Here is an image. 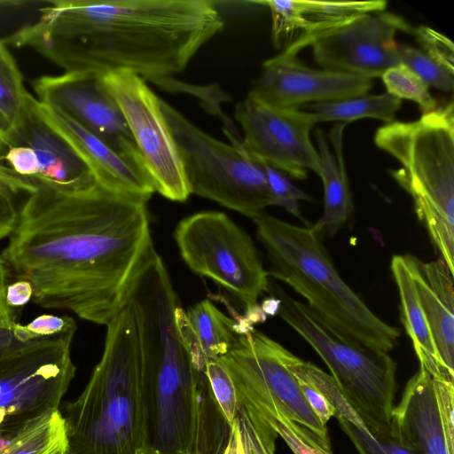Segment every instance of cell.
<instances>
[{
	"instance_id": "6da1fadb",
	"label": "cell",
	"mask_w": 454,
	"mask_h": 454,
	"mask_svg": "<svg viewBox=\"0 0 454 454\" xmlns=\"http://www.w3.org/2000/svg\"><path fill=\"white\" fill-rule=\"evenodd\" d=\"M1 257L33 301L107 325L129 301L151 251L146 202L98 183L77 192L43 186L19 210Z\"/></svg>"
},
{
	"instance_id": "7a4b0ae2",
	"label": "cell",
	"mask_w": 454,
	"mask_h": 454,
	"mask_svg": "<svg viewBox=\"0 0 454 454\" xmlns=\"http://www.w3.org/2000/svg\"><path fill=\"white\" fill-rule=\"evenodd\" d=\"M4 39L66 72L128 71L160 82L183 72L224 27L208 0H55Z\"/></svg>"
},
{
	"instance_id": "3957f363",
	"label": "cell",
	"mask_w": 454,
	"mask_h": 454,
	"mask_svg": "<svg viewBox=\"0 0 454 454\" xmlns=\"http://www.w3.org/2000/svg\"><path fill=\"white\" fill-rule=\"evenodd\" d=\"M61 413L69 454H136L148 446L146 385L129 301L106 325L103 354L86 387Z\"/></svg>"
},
{
	"instance_id": "277c9868",
	"label": "cell",
	"mask_w": 454,
	"mask_h": 454,
	"mask_svg": "<svg viewBox=\"0 0 454 454\" xmlns=\"http://www.w3.org/2000/svg\"><path fill=\"white\" fill-rule=\"evenodd\" d=\"M146 385L149 443L159 454H195L199 420V381L176 323L180 305L165 280L141 284L132 293Z\"/></svg>"
},
{
	"instance_id": "5b68a950",
	"label": "cell",
	"mask_w": 454,
	"mask_h": 454,
	"mask_svg": "<svg viewBox=\"0 0 454 454\" xmlns=\"http://www.w3.org/2000/svg\"><path fill=\"white\" fill-rule=\"evenodd\" d=\"M252 220L269 258L268 276L305 298L340 336L387 353L397 346L399 329L378 317L342 279L312 225L292 224L265 212Z\"/></svg>"
},
{
	"instance_id": "8992f818",
	"label": "cell",
	"mask_w": 454,
	"mask_h": 454,
	"mask_svg": "<svg viewBox=\"0 0 454 454\" xmlns=\"http://www.w3.org/2000/svg\"><path fill=\"white\" fill-rule=\"evenodd\" d=\"M374 142L400 162L390 174L412 198L419 220L454 274L453 101L414 121L386 123Z\"/></svg>"
},
{
	"instance_id": "52a82bcc",
	"label": "cell",
	"mask_w": 454,
	"mask_h": 454,
	"mask_svg": "<svg viewBox=\"0 0 454 454\" xmlns=\"http://www.w3.org/2000/svg\"><path fill=\"white\" fill-rule=\"evenodd\" d=\"M277 314L317 353L356 410L389 425L396 392L397 364L387 352L361 346L337 333L306 303L294 299L270 280Z\"/></svg>"
},
{
	"instance_id": "ba28073f",
	"label": "cell",
	"mask_w": 454,
	"mask_h": 454,
	"mask_svg": "<svg viewBox=\"0 0 454 454\" xmlns=\"http://www.w3.org/2000/svg\"><path fill=\"white\" fill-rule=\"evenodd\" d=\"M191 194L211 200L251 219L271 206L261 160L242 138L224 129L231 145L205 133L160 98Z\"/></svg>"
},
{
	"instance_id": "9c48e42d",
	"label": "cell",
	"mask_w": 454,
	"mask_h": 454,
	"mask_svg": "<svg viewBox=\"0 0 454 454\" xmlns=\"http://www.w3.org/2000/svg\"><path fill=\"white\" fill-rule=\"evenodd\" d=\"M174 239L187 266L236 296L252 325L266 314L258 304L270 279L250 236L225 213L202 211L182 219Z\"/></svg>"
},
{
	"instance_id": "30bf717a",
	"label": "cell",
	"mask_w": 454,
	"mask_h": 454,
	"mask_svg": "<svg viewBox=\"0 0 454 454\" xmlns=\"http://www.w3.org/2000/svg\"><path fill=\"white\" fill-rule=\"evenodd\" d=\"M76 326L0 356V448L29 421L58 409L75 375Z\"/></svg>"
},
{
	"instance_id": "8fae6325",
	"label": "cell",
	"mask_w": 454,
	"mask_h": 454,
	"mask_svg": "<svg viewBox=\"0 0 454 454\" xmlns=\"http://www.w3.org/2000/svg\"><path fill=\"white\" fill-rule=\"evenodd\" d=\"M287 352L281 344L249 326L218 359L227 370L237 392L270 398L311 444L325 454H333L327 427L314 414L297 379L286 365Z\"/></svg>"
},
{
	"instance_id": "7c38bea8",
	"label": "cell",
	"mask_w": 454,
	"mask_h": 454,
	"mask_svg": "<svg viewBox=\"0 0 454 454\" xmlns=\"http://www.w3.org/2000/svg\"><path fill=\"white\" fill-rule=\"evenodd\" d=\"M101 79L128 123L155 192L173 201H185L191 192L160 98L131 72H111Z\"/></svg>"
},
{
	"instance_id": "4fadbf2b",
	"label": "cell",
	"mask_w": 454,
	"mask_h": 454,
	"mask_svg": "<svg viewBox=\"0 0 454 454\" xmlns=\"http://www.w3.org/2000/svg\"><path fill=\"white\" fill-rule=\"evenodd\" d=\"M246 148L267 165L303 180L320 175V158L310 139L317 123L312 112L270 104L248 92L235 107Z\"/></svg>"
},
{
	"instance_id": "5bb4252c",
	"label": "cell",
	"mask_w": 454,
	"mask_h": 454,
	"mask_svg": "<svg viewBox=\"0 0 454 454\" xmlns=\"http://www.w3.org/2000/svg\"><path fill=\"white\" fill-rule=\"evenodd\" d=\"M32 87L41 104L63 112L114 150L144 165L128 123L101 74L65 72L43 75L32 82Z\"/></svg>"
},
{
	"instance_id": "9a60e30c",
	"label": "cell",
	"mask_w": 454,
	"mask_h": 454,
	"mask_svg": "<svg viewBox=\"0 0 454 454\" xmlns=\"http://www.w3.org/2000/svg\"><path fill=\"white\" fill-rule=\"evenodd\" d=\"M413 33L399 15L379 12L363 14L315 41L312 53L324 69L378 78L401 63L398 32Z\"/></svg>"
},
{
	"instance_id": "2e32d148",
	"label": "cell",
	"mask_w": 454,
	"mask_h": 454,
	"mask_svg": "<svg viewBox=\"0 0 454 454\" xmlns=\"http://www.w3.org/2000/svg\"><path fill=\"white\" fill-rule=\"evenodd\" d=\"M454 380L419 365L391 412L390 426L415 454H454Z\"/></svg>"
},
{
	"instance_id": "e0dca14e",
	"label": "cell",
	"mask_w": 454,
	"mask_h": 454,
	"mask_svg": "<svg viewBox=\"0 0 454 454\" xmlns=\"http://www.w3.org/2000/svg\"><path fill=\"white\" fill-rule=\"evenodd\" d=\"M373 80L328 69H315L297 56L280 52L267 59L250 92L273 105H301L338 100L367 93Z\"/></svg>"
},
{
	"instance_id": "ac0fdd59",
	"label": "cell",
	"mask_w": 454,
	"mask_h": 454,
	"mask_svg": "<svg viewBox=\"0 0 454 454\" xmlns=\"http://www.w3.org/2000/svg\"><path fill=\"white\" fill-rule=\"evenodd\" d=\"M253 3L269 7L272 17L271 38L282 53L298 56L328 32L366 13L384 12L387 2L264 0Z\"/></svg>"
},
{
	"instance_id": "d6986e66",
	"label": "cell",
	"mask_w": 454,
	"mask_h": 454,
	"mask_svg": "<svg viewBox=\"0 0 454 454\" xmlns=\"http://www.w3.org/2000/svg\"><path fill=\"white\" fill-rule=\"evenodd\" d=\"M37 100L32 95L27 110L8 146L20 144L29 148L35 168L33 181L61 192L88 190L98 183L80 155L39 114Z\"/></svg>"
},
{
	"instance_id": "ffe728a7",
	"label": "cell",
	"mask_w": 454,
	"mask_h": 454,
	"mask_svg": "<svg viewBox=\"0 0 454 454\" xmlns=\"http://www.w3.org/2000/svg\"><path fill=\"white\" fill-rule=\"evenodd\" d=\"M36 106L41 116L86 162L100 185L145 202L152 197L155 189L143 164L114 150L63 112L38 100Z\"/></svg>"
},
{
	"instance_id": "44dd1931",
	"label": "cell",
	"mask_w": 454,
	"mask_h": 454,
	"mask_svg": "<svg viewBox=\"0 0 454 454\" xmlns=\"http://www.w3.org/2000/svg\"><path fill=\"white\" fill-rule=\"evenodd\" d=\"M441 364L454 379V285L442 258L425 262L404 254Z\"/></svg>"
},
{
	"instance_id": "7402d4cb",
	"label": "cell",
	"mask_w": 454,
	"mask_h": 454,
	"mask_svg": "<svg viewBox=\"0 0 454 454\" xmlns=\"http://www.w3.org/2000/svg\"><path fill=\"white\" fill-rule=\"evenodd\" d=\"M300 378L325 397L333 409V417L359 454H415L400 441L390 424H382L358 411L331 374L308 364Z\"/></svg>"
},
{
	"instance_id": "603a6c76",
	"label": "cell",
	"mask_w": 454,
	"mask_h": 454,
	"mask_svg": "<svg viewBox=\"0 0 454 454\" xmlns=\"http://www.w3.org/2000/svg\"><path fill=\"white\" fill-rule=\"evenodd\" d=\"M176 323L194 367L201 372H205L209 360L226 354L245 330L209 300L196 303L187 311L178 305Z\"/></svg>"
},
{
	"instance_id": "cb8c5ba5",
	"label": "cell",
	"mask_w": 454,
	"mask_h": 454,
	"mask_svg": "<svg viewBox=\"0 0 454 454\" xmlns=\"http://www.w3.org/2000/svg\"><path fill=\"white\" fill-rule=\"evenodd\" d=\"M346 123H335L329 134L330 148L321 129L316 131L320 158V175L324 187V211L312 225L320 234L334 235L348 220L353 201L343 154V131Z\"/></svg>"
},
{
	"instance_id": "d4e9b609",
	"label": "cell",
	"mask_w": 454,
	"mask_h": 454,
	"mask_svg": "<svg viewBox=\"0 0 454 454\" xmlns=\"http://www.w3.org/2000/svg\"><path fill=\"white\" fill-rule=\"evenodd\" d=\"M390 270L399 293L401 321L412 342L419 365L433 375L454 380L447 375L441 364L405 256L394 255Z\"/></svg>"
},
{
	"instance_id": "484cf974",
	"label": "cell",
	"mask_w": 454,
	"mask_h": 454,
	"mask_svg": "<svg viewBox=\"0 0 454 454\" xmlns=\"http://www.w3.org/2000/svg\"><path fill=\"white\" fill-rule=\"evenodd\" d=\"M0 454H69L59 409L48 410L22 427L0 448Z\"/></svg>"
},
{
	"instance_id": "4316f807",
	"label": "cell",
	"mask_w": 454,
	"mask_h": 454,
	"mask_svg": "<svg viewBox=\"0 0 454 454\" xmlns=\"http://www.w3.org/2000/svg\"><path fill=\"white\" fill-rule=\"evenodd\" d=\"M402 100L387 92L362 94L338 100L311 104L309 109L317 122H351L363 118H374L390 123L395 121Z\"/></svg>"
},
{
	"instance_id": "83f0119b",
	"label": "cell",
	"mask_w": 454,
	"mask_h": 454,
	"mask_svg": "<svg viewBox=\"0 0 454 454\" xmlns=\"http://www.w3.org/2000/svg\"><path fill=\"white\" fill-rule=\"evenodd\" d=\"M30 97L15 59L0 40V136L7 144L23 121Z\"/></svg>"
},
{
	"instance_id": "f1b7e54d",
	"label": "cell",
	"mask_w": 454,
	"mask_h": 454,
	"mask_svg": "<svg viewBox=\"0 0 454 454\" xmlns=\"http://www.w3.org/2000/svg\"><path fill=\"white\" fill-rule=\"evenodd\" d=\"M276 431L239 404L223 454H275Z\"/></svg>"
},
{
	"instance_id": "f546056e",
	"label": "cell",
	"mask_w": 454,
	"mask_h": 454,
	"mask_svg": "<svg viewBox=\"0 0 454 454\" xmlns=\"http://www.w3.org/2000/svg\"><path fill=\"white\" fill-rule=\"evenodd\" d=\"M237 395L239 404L269 424L294 454H325L303 436L270 398L247 392H237Z\"/></svg>"
},
{
	"instance_id": "4dcf8cb0",
	"label": "cell",
	"mask_w": 454,
	"mask_h": 454,
	"mask_svg": "<svg viewBox=\"0 0 454 454\" xmlns=\"http://www.w3.org/2000/svg\"><path fill=\"white\" fill-rule=\"evenodd\" d=\"M387 92L398 98L414 101L422 114L436 109L437 101L429 86L407 66L400 63L386 70L380 76Z\"/></svg>"
},
{
	"instance_id": "1f68e13d",
	"label": "cell",
	"mask_w": 454,
	"mask_h": 454,
	"mask_svg": "<svg viewBox=\"0 0 454 454\" xmlns=\"http://www.w3.org/2000/svg\"><path fill=\"white\" fill-rule=\"evenodd\" d=\"M398 53L401 63L418 74L429 87L443 91H452L454 73L435 62L422 50L399 44Z\"/></svg>"
},
{
	"instance_id": "d6a6232c",
	"label": "cell",
	"mask_w": 454,
	"mask_h": 454,
	"mask_svg": "<svg viewBox=\"0 0 454 454\" xmlns=\"http://www.w3.org/2000/svg\"><path fill=\"white\" fill-rule=\"evenodd\" d=\"M262 162L266 175L271 206L282 207L288 213L299 218L306 226L310 225L301 215L300 201L312 200V198L297 187L286 174L263 161Z\"/></svg>"
},
{
	"instance_id": "836d02e7",
	"label": "cell",
	"mask_w": 454,
	"mask_h": 454,
	"mask_svg": "<svg viewBox=\"0 0 454 454\" xmlns=\"http://www.w3.org/2000/svg\"><path fill=\"white\" fill-rule=\"evenodd\" d=\"M205 373L216 403L231 426L239 403L235 386L227 370L217 357L207 363Z\"/></svg>"
},
{
	"instance_id": "e575fe53",
	"label": "cell",
	"mask_w": 454,
	"mask_h": 454,
	"mask_svg": "<svg viewBox=\"0 0 454 454\" xmlns=\"http://www.w3.org/2000/svg\"><path fill=\"white\" fill-rule=\"evenodd\" d=\"M413 33L428 57L454 73V46L448 37L427 26H419Z\"/></svg>"
},
{
	"instance_id": "d590c367",
	"label": "cell",
	"mask_w": 454,
	"mask_h": 454,
	"mask_svg": "<svg viewBox=\"0 0 454 454\" xmlns=\"http://www.w3.org/2000/svg\"><path fill=\"white\" fill-rule=\"evenodd\" d=\"M25 325L34 337L43 338L58 335L76 326V324L74 318L68 316L43 314Z\"/></svg>"
},
{
	"instance_id": "8d00e7d4",
	"label": "cell",
	"mask_w": 454,
	"mask_h": 454,
	"mask_svg": "<svg viewBox=\"0 0 454 454\" xmlns=\"http://www.w3.org/2000/svg\"><path fill=\"white\" fill-rule=\"evenodd\" d=\"M38 338L34 337L25 325H0V356L17 350Z\"/></svg>"
},
{
	"instance_id": "74e56055",
	"label": "cell",
	"mask_w": 454,
	"mask_h": 454,
	"mask_svg": "<svg viewBox=\"0 0 454 454\" xmlns=\"http://www.w3.org/2000/svg\"><path fill=\"white\" fill-rule=\"evenodd\" d=\"M37 190L36 184L27 177L17 174L8 166L0 163V191L8 194H31Z\"/></svg>"
},
{
	"instance_id": "f35d334b",
	"label": "cell",
	"mask_w": 454,
	"mask_h": 454,
	"mask_svg": "<svg viewBox=\"0 0 454 454\" xmlns=\"http://www.w3.org/2000/svg\"><path fill=\"white\" fill-rule=\"evenodd\" d=\"M297 380L309 406L319 421L327 427L331 417H333V409L316 387L301 380L297 379Z\"/></svg>"
},
{
	"instance_id": "ab89813d",
	"label": "cell",
	"mask_w": 454,
	"mask_h": 454,
	"mask_svg": "<svg viewBox=\"0 0 454 454\" xmlns=\"http://www.w3.org/2000/svg\"><path fill=\"white\" fill-rule=\"evenodd\" d=\"M18 218L19 210L13 201V196L0 191V240L12 234Z\"/></svg>"
},
{
	"instance_id": "60d3db41",
	"label": "cell",
	"mask_w": 454,
	"mask_h": 454,
	"mask_svg": "<svg viewBox=\"0 0 454 454\" xmlns=\"http://www.w3.org/2000/svg\"><path fill=\"white\" fill-rule=\"evenodd\" d=\"M10 273L5 262L0 255V325L11 326L15 325L16 320L12 311L6 301V290L10 284Z\"/></svg>"
},
{
	"instance_id": "b9f144b4",
	"label": "cell",
	"mask_w": 454,
	"mask_h": 454,
	"mask_svg": "<svg viewBox=\"0 0 454 454\" xmlns=\"http://www.w3.org/2000/svg\"><path fill=\"white\" fill-rule=\"evenodd\" d=\"M33 298V287L27 280H15L10 283L6 290V301L10 308H19Z\"/></svg>"
},
{
	"instance_id": "7bdbcfd3",
	"label": "cell",
	"mask_w": 454,
	"mask_h": 454,
	"mask_svg": "<svg viewBox=\"0 0 454 454\" xmlns=\"http://www.w3.org/2000/svg\"><path fill=\"white\" fill-rule=\"evenodd\" d=\"M8 150V144L6 140L0 136V163L4 160V156Z\"/></svg>"
},
{
	"instance_id": "ee69618b",
	"label": "cell",
	"mask_w": 454,
	"mask_h": 454,
	"mask_svg": "<svg viewBox=\"0 0 454 454\" xmlns=\"http://www.w3.org/2000/svg\"><path fill=\"white\" fill-rule=\"evenodd\" d=\"M136 454H159L156 450L152 449L151 447H145L139 450Z\"/></svg>"
},
{
	"instance_id": "f6af8a7d",
	"label": "cell",
	"mask_w": 454,
	"mask_h": 454,
	"mask_svg": "<svg viewBox=\"0 0 454 454\" xmlns=\"http://www.w3.org/2000/svg\"><path fill=\"white\" fill-rule=\"evenodd\" d=\"M22 4H24L22 1H0V8Z\"/></svg>"
}]
</instances>
